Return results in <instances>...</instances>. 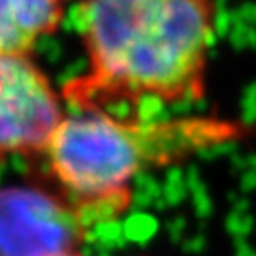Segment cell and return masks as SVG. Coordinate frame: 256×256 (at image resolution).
<instances>
[{"instance_id":"7a4b0ae2","label":"cell","mask_w":256,"mask_h":256,"mask_svg":"<svg viewBox=\"0 0 256 256\" xmlns=\"http://www.w3.org/2000/svg\"><path fill=\"white\" fill-rule=\"evenodd\" d=\"M251 134L244 121L185 116L144 121L105 110L64 118L48 144V164L88 224L114 219L130 204V184L152 168H168Z\"/></svg>"},{"instance_id":"277c9868","label":"cell","mask_w":256,"mask_h":256,"mask_svg":"<svg viewBox=\"0 0 256 256\" xmlns=\"http://www.w3.org/2000/svg\"><path fill=\"white\" fill-rule=\"evenodd\" d=\"M86 220L68 200L38 187L0 188V256L73 252Z\"/></svg>"},{"instance_id":"6da1fadb","label":"cell","mask_w":256,"mask_h":256,"mask_svg":"<svg viewBox=\"0 0 256 256\" xmlns=\"http://www.w3.org/2000/svg\"><path fill=\"white\" fill-rule=\"evenodd\" d=\"M88 72L64 88L76 112L198 102L217 36L216 0H75Z\"/></svg>"},{"instance_id":"8992f818","label":"cell","mask_w":256,"mask_h":256,"mask_svg":"<svg viewBox=\"0 0 256 256\" xmlns=\"http://www.w3.org/2000/svg\"><path fill=\"white\" fill-rule=\"evenodd\" d=\"M60 256H80V254H76V252H66V254H60Z\"/></svg>"},{"instance_id":"5b68a950","label":"cell","mask_w":256,"mask_h":256,"mask_svg":"<svg viewBox=\"0 0 256 256\" xmlns=\"http://www.w3.org/2000/svg\"><path fill=\"white\" fill-rule=\"evenodd\" d=\"M64 11L66 0H0V56L28 57L57 30Z\"/></svg>"},{"instance_id":"3957f363","label":"cell","mask_w":256,"mask_h":256,"mask_svg":"<svg viewBox=\"0 0 256 256\" xmlns=\"http://www.w3.org/2000/svg\"><path fill=\"white\" fill-rule=\"evenodd\" d=\"M62 120L59 96L36 64L0 56V160L46 152Z\"/></svg>"}]
</instances>
